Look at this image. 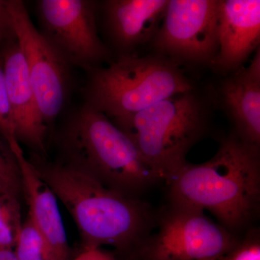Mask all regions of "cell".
<instances>
[{
	"label": "cell",
	"instance_id": "277c9868",
	"mask_svg": "<svg viewBox=\"0 0 260 260\" xmlns=\"http://www.w3.org/2000/svg\"><path fill=\"white\" fill-rule=\"evenodd\" d=\"M192 90L176 61L160 54L124 55L107 68L93 70L87 105L113 118L119 126L150 106Z\"/></svg>",
	"mask_w": 260,
	"mask_h": 260
},
{
	"label": "cell",
	"instance_id": "30bf717a",
	"mask_svg": "<svg viewBox=\"0 0 260 260\" xmlns=\"http://www.w3.org/2000/svg\"><path fill=\"white\" fill-rule=\"evenodd\" d=\"M259 41V0H220L215 71L227 74L242 68Z\"/></svg>",
	"mask_w": 260,
	"mask_h": 260
},
{
	"label": "cell",
	"instance_id": "3957f363",
	"mask_svg": "<svg viewBox=\"0 0 260 260\" xmlns=\"http://www.w3.org/2000/svg\"><path fill=\"white\" fill-rule=\"evenodd\" d=\"M62 145L67 164L126 196L140 198L162 181L129 135L88 105L70 120Z\"/></svg>",
	"mask_w": 260,
	"mask_h": 260
},
{
	"label": "cell",
	"instance_id": "52a82bcc",
	"mask_svg": "<svg viewBox=\"0 0 260 260\" xmlns=\"http://www.w3.org/2000/svg\"><path fill=\"white\" fill-rule=\"evenodd\" d=\"M218 0H169L153 39L158 54L175 61L212 64L218 54Z\"/></svg>",
	"mask_w": 260,
	"mask_h": 260
},
{
	"label": "cell",
	"instance_id": "8fae6325",
	"mask_svg": "<svg viewBox=\"0 0 260 260\" xmlns=\"http://www.w3.org/2000/svg\"><path fill=\"white\" fill-rule=\"evenodd\" d=\"M1 54L15 137L18 142L44 152L47 124L38 107L26 61L16 40Z\"/></svg>",
	"mask_w": 260,
	"mask_h": 260
},
{
	"label": "cell",
	"instance_id": "ffe728a7",
	"mask_svg": "<svg viewBox=\"0 0 260 260\" xmlns=\"http://www.w3.org/2000/svg\"><path fill=\"white\" fill-rule=\"evenodd\" d=\"M10 34H13V31L8 3L0 0V42L7 39Z\"/></svg>",
	"mask_w": 260,
	"mask_h": 260
},
{
	"label": "cell",
	"instance_id": "e0dca14e",
	"mask_svg": "<svg viewBox=\"0 0 260 260\" xmlns=\"http://www.w3.org/2000/svg\"><path fill=\"white\" fill-rule=\"evenodd\" d=\"M0 181L10 194L18 198L22 192L20 169L9 144L0 134Z\"/></svg>",
	"mask_w": 260,
	"mask_h": 260
},
{
	"label": "cell",
	"instance_id": "5b68a950",
	"mask_svg": "<svg viewBox=\"0 0 260 260\" xmlns=\"http://www.w3.org/2000/svg\"><path fill=\"white\" fill-rule=\"evenodd\" d=\"M210 114L194 90L160 101L124 121L147 162L167 181L182 167L186 155L209 129Z\"/></svg>",
	"mask_w": 260,
	"mask_h": 260
},
{
	"label": "cell",
	"instance_id": "5bb4252c",
	"mask_svg": "<svg viewBox=\"0 0 260 260\" xmlns=\"http://www.w3.org/2000/svg\"><path fill=\"white\" fill-rule=\"evenodd\" d=\"M169 0H109L104 4L106 25L114 42L131 49L153 41Z\"/></svg>",
	"mask_w": 260,
	"mask_h": 260
},
{
	"label": "cell",
	"instance_id": "4fadbf2b",
	"mask_svg": "<svg viewBox=\"0 0 260 260\" xmlns=\"http://www.w3.org/2000/svg\"><path fill=\"white\" fill-rule=\"evenodd\" d=\"M220 101L234 126V133L260 147V50L248 67L230 73L220 84Z\"/></svg>",
	"mask_w": 260,
	"mask_h": 260
},
{
	"label": "cell",
	"instance_id": "9c48e42d",
	"mask_svg": "<svg viewBox=\"0 0 260 260\" xmlns=\"http://www.w3.org/2000/svg\"><path fill=\"white\" fill-rule=\"evenodd\" d=\"M38 5L45 37L67 61L90 67L107 58V48L98 35L95 3L41 0Z\"/></svg>",
	"mask_w": 260,
	"mask_h": 260
},
{
	"label": "cell",
	"instance_id": "6da1fadb",
	"mask_svg": "<svg viewBox=\"0 0 260 260\" xmlns=\"http://www.w3.org/2000/svg\"><path fill=\"white\" fill-rule=\"evenodd\" d=\"M168 203L213 214L218 223L241 237L260 214L259 147L231 133L213 158L186 162L167 181Z\"/></svg>",
	"mask_w": 260,
	"mask_h": 260
},
{
	"label": "cell",
	"instance_id": "7402d4cb",
	"mask_svg": "<svg viewBox=\"0 0 260 260\" xmlns=\"http://www.w3.org/2000/svg\"><path fill=\"white\" fill-rule=\"evenodd\" d=\"M0 260H19L13 249L0 248Z\"/></svg>",
	"mask_w": 260,
	"mask_h": 260
},
{
	"label": "cell",
	"instance_id": "ba28073f",
	"mask_svg": "<svg viewBox=\"0 0 260 260\" xmlns=\"http://www.w3.org/2000/svg\"><path fill=\"white\" fill-rule=\"evenodd\" d=\"M13 34L26 61L38 107L46 124L59 115L67 95L66 59L32 23L25 5L7 1Z\"/></svg>",
	"mask_w": 260,
	"mask_h": 260
},
{
	"label": "cell",
	"instance_id": "7a4b0ae2",
	"mask_svg": "<svg viewBox=\"0 0 260 260\" xmlns=\"http://www.w3.org/2000/svg\"><path fill=\"white\" fill-rule=\"evenodd\" d=\"M74 220L84 249L112 246L134 258L156 225L157 210L109 189L68 164H32Z\"/></svg>",
	"mask_w": 260,
	"mask_h": 260
},
{
	"label": "cell",
	"instance_id": "2e32d148",
	"mask_svg": "<svg viewBox=\"0 0 260 260\" xmlns=\"http://www.w3.org/2000/svg\"><path fill=\"white\" fill-rule=\"evenodd\" d=\"M22 225L18 198L0 191V248L14 249Z\"/></svg>",
	"mask_w": 260,
	"mask_h": 260
},
{
	"label": "cell",
	"instance_id": "ac0fdd59",
	"mask_svg": "<svg viewBox=\"0 0 260 260\" xmlns=\"http://www.w3.org/2000/svg\"><path fill=\"white\" fill-rule=\"evenodd\" d=\"M215 260H260L259 228H251L232 250Z\"/></svg>",
	"mask_w": 260,
	"mask_h": 260
},
{
	"label": "cell",
	"instance_id": "7c38bea8",
	"mask_svg": "<svg viewBox=\"0 0 260 260\" xmlns=\"http://www.w3.org/2000/svg\"><path fill=\"white\" fill-rule=\"evenodd\" d=\"M20 169L22 191L28 205V216L47 241L56 260H68L69 246L57 198L25 158L19 142L10 146Z\"/></svg>",
	"mask_w": 260,
	"mask_h": 260
},
{
	"label": "cell",
	"instance_id": "603a6c76",
	"mask_svg": "<svg viewBox=\"0 0 260 260\" xmlns=\"http://www.w3.org/2000/svg\"><path fill=\"white\" fill-rule=\"evenodd\" d=\"M0 191H5V192H7L8 193V194H10V193L8 192V191H7V189H5V186L4 185H3V183H2L1 181H0Z\"/></svg>",
	"mask_w": 260,
	"mask_h": 260
},
{
	"label": "cell",
	"instance_id": "8992f818",
	"mask_svg": "<svg viewBox=\"0 0 260 260\" xmlns=\"http://www.w3.org/2000/svg\"><path fill=\"white\" fill-rule=\"evenodd\" d=\"M155 229L134 259L215 260L232 250L242 237L203 210L169 203L157 210Z\"/></svg>",
	"mask_w": 260,
	"mask_h": 260
},
{
	"label": "cell",
	"instance_id": "9a60e30c",
	"mask_svg": "<svg viewBox=\"0 0 260 260\" xmlns=\"http://www.w3.org/2000/svg\"><path fill=\"white\" fill-rule=\"evenodd\" d=\"M19 260H56L47 241L28 216L14 246Z\"/></svg>",
	"mask_w": 260,
	"mask_h": 260
},
{
	"label": "cell",
	"instance_id": "d6986e66",
	"mask_svg": "<svg viewBox=\"0 0 260 260\" xmlns=\"http://www.w3.org/2000/svg\"><path fill=\"white\" fill-rule=\"evenodd\" d=\"M0 115L15 133L14 128L12 123L11 112H10L8 93H7L4 67H3V56L1 53H0Z\"/></svg>",
	"mask_w": 260,
	"mask_h": 260
},
{
	"label": "cell",
	"instance_id": "44dd1931",
	"mask_svg": "<svg viewBox=\"0 0 260 260\" xmlns=\"http://www.w3.org/2000/svg\"><path fill=\"white\" fill-rule=\"evenodd\" d=\"M73 260H115L114 256L101 249H84L83 253Z\"/></svg>",
	"mask_w": 260,
	"mask_h": 260
}]
</instances>
